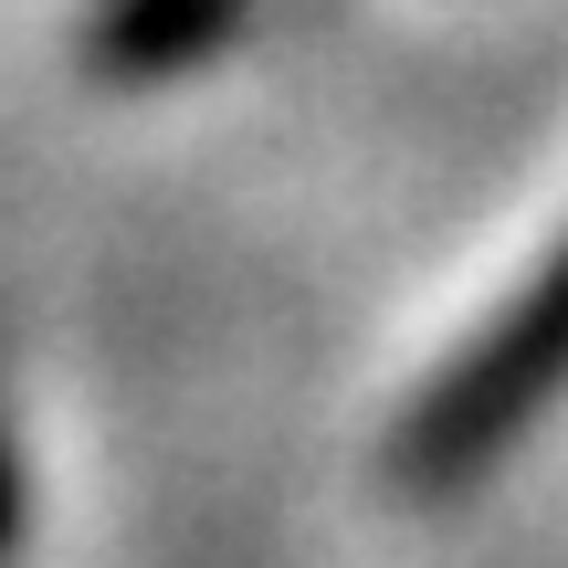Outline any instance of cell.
<instances>
[{
	"mask_svg": "<svg viewBox=\"0 0 568 568\" xmlns=\"http://www.w3.org/2000/svg\"><path fill=\"white\" fill-rule=\"evenodd\" d=\"M558 400H568V232H558L548 264L516 284V305H495V316L453 347V368L410 400L389 464H400L410 495H464V485H485Z\"/></svg>",
	"mask_w": 568,
	"mask_h": 568,
	"instance_id": "1",
	"label": "cell"
},
{
	"mask_svg": "<svg viewBox=\"0 0 568 568\" xmlns=\"http://www.w3.org/2000/svg\"><path fill=\"white\" fill-rule=\"evenodd\" d=\"M243 21V0H105L95 11V63L126 84H159V74H190L211 63Z\"/></svg>",
	"mask_w": 568,
	"mask_h": 568,
	"instance_id": "2",
	"label": "cell"
},
{
	"mask_svg": "<svg viewBox=\"0 0 568 568\" xmlns=\"http://www.w3.org/2000/svg\"><path fill=\"white\" fill-rule=\"evenodd\" d=\"M21 548V453H11V422H0V568Z\"/></svg>",
	"mask_w": 568,
	"mask_h": 568,
	"instance_id": "3",
	"label": "cell"
}]
</instances>
